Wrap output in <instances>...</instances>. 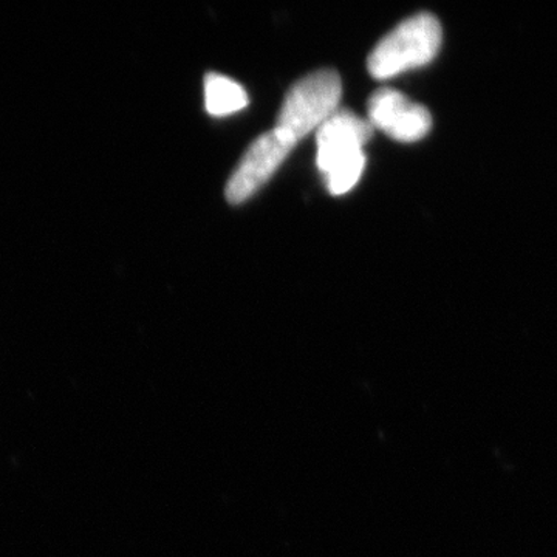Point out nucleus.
Masks as SVG:
<instances>
[{"label":"nucleus","instance_id":"f257e3e1","mask_svg":"<svg viewBox=\"0 0 557 557\" xmlns=\"http://www.w3.org/2000/svg\"><path fill=\"white\" fill-rule=\"evenodd\" d=\"M373 126L348 109H338L317 131V164L332 196H344L366 168L362 148L372 139Z\"/></svg>","mask_w":557,"mask_h":557},{"label":"nucleus","instance_id":"f03ea898","mask_svg":"<svg viewBox=\"0 0 557 557\" xmlns=\"http://www.w3.org/2000/svg\"><path fill=\"white\" fill-rule=\"evenodd\" d=\"M341 97L343 81L335 70H317L304 76L285 95L274 132L289 145H298L338 110Z\"/></svg>","mask_w":557,"mask_h":557},{"label":"nucleus","instance_id":"7ed1b4c3","mask_svg":"<svg viewBox=\"0 0 557 557\" xmlns=\"http://www.w3.org/2000/svg\"><path fill=\"white\" fill-rule=\"evenodd\" d=\"M442 40L437 17L418 13L403 21L376 44L369 54V73L373 78L384 81L423 67L437 57Z\"/></svg>","mask_w":557,"mask_h":557},{"label":"nucleus","instance_id":"20e7f679","mask_svg":"<svg viewBox=\"0 0 557 557\" xmlns=\"http://www.w3.org/2000/svg\"><path fill=\"white\" fill-rule=\"evenodd\" d=\"M293 148L274 129L256 138L226 183V200L240 205L251 199L276 174Z\"/></svg>","mask_w":557,"mask_h":557},{"label":"nucleus","instance_id":"39448f33","mask_svg":"<svg viewBox=\"0 0 557 557\" xmlns=\"http://www.w3.org/2000/svg\"><path fill=\"white\" fill-rule=\"evenodd\" d=\"M369 123L399 143H417L432 129V116L401 91L381 87L368 104Z\"/></svg>","mask_w":557,"mask_h":557},{"label":"nucleus","instance_id":"423d86ee","mask_svg":"<svg viewBox=\"0 0 557 557\" xmlns=\"http://www.w3.org/2000/svg\"><path fill=\"white\" fill-rule=\"evenodd\" d=\"M248 104V94L236 81L220 73L205 76V108L209 115L223 119L240 112Z\"/></svg>","mask_w":557,"mask_h":557}]
</instances>
